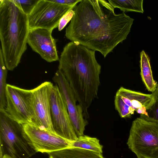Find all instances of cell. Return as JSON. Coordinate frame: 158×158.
<instances>
[{
    "label": "cell",
    "mask_w": 158,
    "mask_h": 158,
    "mask_svg": "<svg viewBox=\"0 0 158 158\" xmlns=\"http://www.w3.org/2000/svg\"><path fill=\"white\" fill-rule=\"evenodd\" d=\"M28 142L35 152L47 153L69 147L72 141L30 124H22Z\"/></svg>",
    "instance_id": "cell-11"
},
{
    "label": "cell",
    "mask_w": 158,
    "mask_h": 158,
    "mask_svg": "<svg viewBox=\"0 0 158 158\" xmlns=\"http://www.w3.org/2000/svg\"><path fill=\"white\" fill-rule=\"evenodd\" d=\"M104 0H81L66 28L72 42L100 52L105 57L130 33L134 19L125 12L116 14Z\"/></svg>",
    "instance_id": "cell-1"
},
{
    "label": "cell",
    "mask_w": 158,
    "mask_h": 158,
    "mask_svg": "<svg viewBox=\"0 0 158 158\" xmlns=\"http://www.w3.org/2000/svg\"><path fill=\"white\" fill-rule=\"evenodd\" d=\"M53 85L51 82L46 81L31 89L34 118L31 125L56 134L53 126L51 116L50 94Z\"/></svg>",
    "instance_id": "cell-8"
},
{
    "label": "cell",
    "mask_w": 158,
    "mask_h": 158,
    "mask_svg": "<svg viewBox=\"0 0 158 158\" xmlns=\"http://www.w3.org/2000/svg\"><path fill=\"white\" fill-rule=\"evenodd\" d=\"M0 152L14 158H29L35 152L29 145L22 124L0 109Z\"/></svg>",
    "instance_id": "cell-4"
},
{
    "label": "cell",
    "mask_w": 158,
    "mask_h": 158,
    "mask_svg": "<svg viewBox=\"0 0 158 158\" xmlns=\"http://www.w3.org/2000/svg\"><path fill=\"white\" fill-rule=\"evenodd\" d=\"M140 63L142 80L148 90L152 93L158 84L153 77L149 58L144 50L140 52Z\"/></svg>",
    "instance_id": "cell-15"
},
{
    "label": "cell",
    "mask_w": 158,
    "mask_h": 158,
    "mask_svg": "<svg viewBox=\"0 0 158 158\" xmlns=\"http://www.w3.org/2000/svg\"><path fill=\"white\" fill-rule=\"evenodd\" d=\"M59 87L66 104L68 112L74 130L77 137L84 135L88 122L84 118L83 109L79 104L69 84L62 73L58 69L52 78Z\"/></svg>",
    "instance_id": "cell-12"
},
{
    "label": "cell",
    "mask_w": 158,
    "mask_h": 158,
    "mask_svg": "<svg viewBox=\"0 0 158 158\" xmlns=\"http://www.w3.org/2000/svg\"><path fill=\"white\" fill-rule=\"evenodd\" d=\"M2 158H14L11 156H10L7 154H4L3 157Z\"/></svg>",
    "instance_id": "cell-23"
},
{
    "label": "cell",
    "mask_w": 158,
    "mask_h": 158,
    "mask_svg": "<svg viewBox=\"0 0 158 158\" xmlns=\"http://www.w3.org/2000/svg\"><path fill=\"white\" fill-rule=\"evenodd\" d=\"M127 144L138 158H158V123L137 118L132 122Z\"/></svg>",
    "instance_id": "cell-5"
},
{
    "label": "cell",
    "mask_w": 158,
    "mask_h": 158,
    "mask_svg": "<svg viewBox=\"0 0 158 158\" xmlns=\"http://www.w3.org/2000/svg\"><path fill=\"white\" fill-rule=\"evenodd\" d=\"M153 101V96L127 89L121 87L114 97L115 110L121 118H130L135 111L140 115H145L146 110Z\"/></svg>",
    "instance_id": "cell-9"
},
{
    "label": "cell",
    "mask_w": 158,
    "mask_h": 158,
    "mask_svg": "<svg viewBox=\"0 0 158 158\" xmlns=\"http://www.w3.org/2000/svg\"><path fill=\"white\" fill-rule=\"evenodd\" d=\"M27 16L32 11L39 0H12Z\"/></svg>",
    "instance_id": "cell-20"
},
{
    "label": "cell",
    "mask_w": 158,
    "mask_h": 158,
    "mask_svg": "<svg viewBox=\"0 0 158 158\" xmlns=\"http://www.w3.org/2000/svg\"><path fill=\"white\" fill-rule=\"evenodd\" d=\"M69 147L78 148L94 152L100 154L103 152V146L96 138L83 135L72 141Z\"/></svg>",
    "instance_id": "cell-16"
},
{
    "label": "cell",
    "mask_w": 158,
    "mask_h": 158,
    "mask_svg": "<svg viewBox=\"0 0 158 158\" xmlns=\"http://www.w3.org/2000/svg\"><path fill=\"white\" fill-rule=\"evenodd\" d=\"M7 69L4 62L1 49H0V109H4L6 104V88Z\"/></svg>",
    "instance_id": "cell-18"
},
{
    "label": "cell",
    "mask_w": 158,
    "mask_h": 158,
    "mask_svg": "<svg viewBox=\"0 0 158 158\" xmlns=\"http://www.w3.org/2000/svg\"><path fill=\"white\" fill-rule=\"evenodd\" d=\"M74 8L49 0H39L31 12L27 16L29 29L43 28L53 30L58 27L64 15Z\"/></svg>",
    "instance_id": "cell-7"
},
{
    "label": "cell",
    "mask_w": 158,
    "mask_h": 158,
    "mask_svg": "<svg viewBox=\"0 0 158 158\" xmlns=\"http://www.w3.org/2000/svg\"><path fill=\"white\" fill-rule=\"evenodd\" d=\"M108 2L114 8L123 12L134 11L143 13V0H109Z\"/></svg>",
    "instance_id": "cell-17"
},
{
    "label": "cell",
    "mask_w": 158,
    "mask_h": 158,
    "mask_svg": "<svg viewBox=\"0 0 158 158\" xmlns=\"http://www.w3.org/2000/svg\"><path fill=\"white\" fill-rule=\"evenodd\" d=\"M58 68L82 107L84 117L89 118L88 110L98 97L100 84L101 66L96 59L95 51L71 41L63 48Z\"/></svg>",
    "instance_id": "cell-2"
},
{
    "label": "cell",
    "mask_w": 158,
    "mask_h": 158,
    "mask_svg": "<svg viewBox=\"0 0 158 158\" xmlns=\"http://www.w3.org/2000/svg\"><path fill=\"white\" fill-rule=\"evenodd\" d=\"M51 2L63 6L75 7L81 0H49Z\"/></svg>",
    "instance_id": "cell-22"
},
{
    "label": "cell",
    "mask_w": 158,
    "mask_h": 158,
    "mask_svg": "<svg viewBox=\"0 0 158 158\" xmlns=\"http://www.w3.org/2000/svg\"><path fill=\"white\" fill-rule=\"evenodd\" d=\"M52 31L43 28L30 29L27 39V44L32 50L49 62L59 60Z\"/></svg>",
    "instance_id": "cell-13"
},
{
    "label": "cell",
    "mask_w": 158,
    "mask_h": 158,
    "mask_svg": "<svg viewBox=\"0 0 158 158\" xmlns=\"http://www.w3.org/2000/svg\"><path fill=\"white\" fill-rule=\"evenodd\" d=\"M51 119L54 131L58 135L71 141L77 138L69 114L65 101L56 84L50 94Z\"/></svg>",
    "instance_id": "cell-10"
},
{
    "label": "cell",
    "mask_w": 158,
    "mask_h": 158,
    "mask_svg": "<svg viewBox=\"0 0 158 158\" xmlns=\"http://www.w3.org/2000/svg\"><path fill=\"white\" fill-rule=\"evenodd\" d=\"M31 89H27L7 84L6 104L4 109L12 119L21 124H31L34 118Z\"/></svg>",
    "instance_id": "cell-6"
},
{
    "label": "cell",
    "mask_w": 158,
    "mask_h": 158,
    "mask_svg": "<svg viewBox=\"0 0 158 158\" xmlns=\"http://www.w3.org/2000/svg\"><path fill=\"white\" fill-rule=\"evenodd\" d=\"M27 16L12 0H0V38L6 66L13 70L27 49Z\"/></svg>",
    "instance_id": "cell-3"
},
{
    "label": "cell",
    "mask_w": 158,
    "mask_h": 158,
    "mask_svg": "<svg viewBox=\"0 0 158 158\" xmlns=\"http://www.w3.org/2000/svg\"><path fill=\"white\" fill-rule=\"evenodd\" d=\"M47 154L49 158H105L102 154L73 147L67 148Z\"/></svg>",
    "instance_id": "cell-14"
},
{
    "label": "cell",
    "mask_w": 158,
    "mask_h": 158,
    "mask_svg": "<svg viewBox=\"0 0 158 158\" xmlns=\"http://www.w3.org/2000/svg\"><path fill=\"white\" fill-rule=\"evenodd\" d=\"M74 14L73 9H71L65 14L61 19L58 29L59 31H61L66 26L67 24L71 20Z\"/></svg>",
    "instance_id": "cell-21"
},
{
    "label": "cell",
    "mask_w": 158,
    "mask_h": 158,
    "mask_svg": "<svg viewBox=\"0 0 158 158\" xmlns=\"http://www.w3.org/2000/svg\"><path fill=\"white\" fill-rule=\"evenodd\" d=\"M153 101L149 107L146 110L145 115H140V117L145 120L158 123V86L152 93Z\"/></svg>",
    "instance_id": "cell-19"
}]
</instances>
